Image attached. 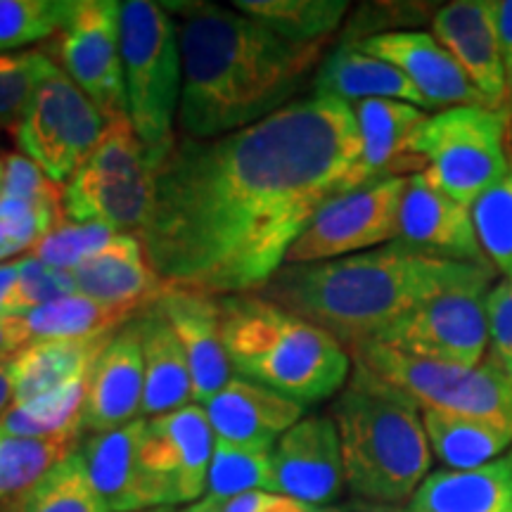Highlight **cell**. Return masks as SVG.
<instances>
[{
  "instance_id": "6da1fadb",
  "label": "cell",
  "mask_w": 512,
  "mask_h": 512,
  "mask_svg": "<svg viewBox=\"0 0 512 512\" xmlns=\"http://www.w3.org/2000/svg\"><path fill=\"white\" fill-rule=\"evenodd\" d=\"M361 136L354 107L313 93L228 136L176 138L138 235L171 287L254 294L316 211L349 190Z\"/></svg>"
},
{
  "instance_id": "7a4b0ae2",
  "label": "cell",
  "mask_w": 512,
  "mask_h": 512,
  "mask_svg": "<svg viewBox=\"0 0 512 512\" xmlns=\"http://www.w3.org/2000/svg\"><path fill=\"white\" fill-rule=\"evenodd\" d=\"M166 10L178 17V126L185 138H221L283 110L325 43L285 41L256 19L211 3H174Z\"/></svg>"
},
{
  "instance_id": "3957f363",
  "label": "cell",
  "mask_w": 512,
  "mask_h": 512,
  "mask_svg": "<svg viewBox=\"0 0 512 512\" xmlns=\"http://www.w3.org/2000/svg\"><path fill=\"white\" fill-rule=\"evenodd\" d=\"M491 264H456L411 254L389 242L370 252L283 264L261 297L330 332L347 351L375 342L413 306L456 287H491Z\"/></svg>"
},
{
  "instance_id": "277c9868",
  "label": "cell",
  "mask_w": 512,
  "mask_h": 512,
  "mask_svg": "<svg viewBox=\"0 0 512 512\" xmlns=\"http://www.w3.org/2000/svg\"><path fill=\"white\" fill-rule=\"evenodd\" d=\"M219 304L223 344L238 377L302 406L342 392L351 373V356L330 332L261 294L219 297Z\"/></svg>"
},
{
  "instance_id": "5b68a950",
  "label": "cell",
  "mask_w": 512,
  "mask_h": 512,
  "mask_svg": "<svg viewBox=\"0 0 512 512\" xmlns=\"http://www.w3.org/2000/svg\"><path fill=\"white\" fill-rule=\"evenodd\" d=\"M347 489L358 501H411L430 475L432 448L422 413L368 370L354 366L332 406Z\"/></svg>"
},
{
  "instance_id": "8992f818",
  "label": "cell",
  "mask_w": 512,
  "mask_h": 512,
  "mask_svg": "<svg viewBox=\"0 0 512 512\" xmlns=\"http://www.w3.org/2000/svg\"><path fill=\"white\" fill-rule=\"evenodd\" d=\"M121 67L133 131L157 166L176 145L183 57L174 17L152 0L121 3Z\"/></svg>"
},
{
  "instance_id": "52a82bcc",
  "label": "cell",
  "mask_w": 512,
  "mask_h": 512,
  "mask_svg": "<svg viewBox=\"0 0 512 512\" xmlns=\"http://www.w3.org/2000/svg\"><path fill=\"white\" fill-rule=\"evenodd\" d=\"M157 171L128 114L110 117L91 157L64 185V219L140 235L155 207Z\"/></svg>"
},
{
  "instance_id": "ba28073f",
  "label": "cell",
  "mask_w": 512,
  "mask_h": 512,
  "mask_svg": "<svg viewBox=\"0 0 512 512\" xmlns=\"http://www.w3.org/2000/svg\"><path fill=\"white\" fill-rule=\"evenodd\" d=\"M349 356L420 413L444 411L512 427V377L489 354L475 368L401 354L375 342L361 344Z\"/></svg>"
},
{
  "instance_id": "9c48e42d",
  "label": "cell",
  "mask_w": 512,
  "mask_h": 512,
  "mask_svg": "<svg viewBox=\"0 0 512 512\" xmlns=\"http://www.w3.org/2000/svg\"><path fill=\"white\" fill-rule=\"evenodd\" d=\"M510 121L489 107H451L427 117L413 143L430 183L472 209L510 171Z\"/></svg>"
},
{
  "instance_id": "30bf717a",
  "label": "cell",
  "mask_w": 512,
  "mask_h": 512,
  "mask_svg": "<svg viewBox=\"0 0 512 512\" xmlns=\"http://www.w3.org/2000/svg\"><path fill=\"white\" fill-rule=\"evenodd\" d=\"M107 124L110 117L57 69L29 100L17 124V143L24 157L41 166L50 181L62 185L72 181L91 157Z\"/></svg>"
},
{
  "instance_id": "8fae6325",
  "label": "cell",
  "mask_w": 512,
  "mask_h": 512,
  "mask_svg": "<svg viewBox=\"0 0 512 512\" xmlns=\"http://www.w3.org/2000/svg\"><path fill=\"white\" fill-rule=\"evenodd\" d=\"M406 183L408 176H392L332 197L294 240L285 264H318L394 242Z\"/></svg>"
},
{
  "instance_id": "7c38bea8",
  "label": "cell",
  "mask_w": 512,
  "mask_h": 512,
  "mask_svg": "<svg viewBox=\"0 0 512 512\" xmlns=\"http://www.w3.org/2000/svg\"><path fill=\"white\" fill-rule=\"evenodd\" d=\"M489 290L491 287H456L434 294L384 330L375 344L401 354L475 368L489 354Z\"/></svg>"
},
{
  "instance_id": "4fadbf2b",
  "label": "cell",
  "mask_w": 512,
  "mask_h": 512,
  "mask_svg": "<svg viewBox=\"0 0 512 512\" xmlns=\"http://www.w3.org/2000/svg\"><path fill=\"white\" fill-rule=\"evenodd\" d=\"M62 72L107 117L128 114L121 67V3L74 0L69 22L53 43Z\"/></svg>"
},
{
  "instance_id": "5bb4252c",
  "label": "cell",
  "mask_w": 512,
  "mask_h": 512,
  "mask_svg": "<svg viewBox=\"0 0 512 512\" xmlns=\"http://www.w3.org/2000/svg\"><path fill=\"white\" fill-rule=\"evenodd\" d=\"M214 441L216 434L200 403L147 420L143 463L164 491L166 505L202 501Z\"/></svg>"
},
{
  "instance_id": "9a60e30c",
  "label": "cell",
  "mask_w": 512,
  "mask_h": 512,
  "mask_svg": "<svg viewBox=\"0 0 512 512\" xmlns=\"http://www.w3.org/2000/svg\"><path fill=\"white\" fill-rule=\"evenodd\" d=\"M271 460L275 494L311 508H332L347 486L342 444L332 415L299 420L275 444Z\"/></svg>"
},
{
  "instance_id": "2e32d148",
  "label": "cell",
  "mask_w": 512,
  "mask_h": 512,
  "mask_svg": "<svg viewBox=\"0 0 512 512\" xmlns=\"http://www.w3.org/2000/svg\"><path fill=\"white\" fill-rule=\"evenodd\" d=\"M394 242L425 259L489 264L479 247L470 207L441 192L422 171L408 176Z\"/></svg>"
},
{
  "instance_id": "e0dca14e",
  "label": "cell",
  "mask_w": 512,
  "mask_h": 512,
  "mask_svg": "<svg viewBox=\"0 0 512 512\" xmlns=\"http://www.w3.org/2000/svg\"><path fill=\"white\" fill-rule=\"evenodd\" d=\"M361 53L394 64L418 88L430 110L451 107H489L472 86L463 67L432 34L425 31H387L354 41ZM491 110V107H489Z\"/></svg>"
},
{
  "instance_id": "ac0fdd59",
  "label": "cell",
  "mask_w": 512,
  "mask_h": 512,
  "mask_svg": "<svg viewBox=\"0 0 512 512\" xmlns=\"http://www.w3.org/2000/svg\"><path fill=\"white\" fill-rule=\"evenodd\" d=\"M147 420L138 418L124 427L88 434L81 456L91 482L110 512H143L169 508L164 491L143 463Z\"/></svg>"
},
{
  "instance_id": "d6986e66",
  "label": "cell",
  "mask_w": 512,
  "mask_h": 512,
  "mask_svg": "<svg viewBox=\"0 0 512 512\" xmlns=\"http://www.w3.org/2000/svg\"><path fill=\"white\" fill-rule=\"evenodd\" d=\"M143 394V351H140L138 325L131 318L114 332L86 377L81 430L91 434L107 432L138 420V415L143 413Z\"/></svg>"
},
{
  "instance_id": "ffe728a7",
  "label": "cell",
  "mask_w": 512,
  "mask_h": 512,
  "mask_svg": "<svg viewBox=\"0 0 512 512\" xmlns=\"http://www.w3.org/2000/svg\"><path fill=\"white\" fill-rule=\"evenodd\" d=\"M159 309L174 328L185 351L192 380V401L204 406L233 377L226 344H223V316L219 297L183 287L166 285L157 299Z\"/></svg>"
},
{
  "instance_id": "44dd1931",
  "label": "cell",
  "mask_w": 512,
  "mask_h": 512,
  "mask_svg": "<svg viewBox=\"0 0 512 512\" xmlns=\"http://www.w3.org/2000/svg\"><path fill=\"white\" fill-rule=\"evenodd\" d=\"M434 38L456 57L491 110L503 112L505 69L496 31L494 0H453L432 19Z\"/></svg>"
},
{
  "instance_id": "7402d4cb",
  "label": "cell",
  "mask_w": 512,
  "mask_h": 512,
  "mask_svg": "<svg viewBox=\"0 0 512 512\" xmlns=\"http://www.w3.org/2000/svg\"><path fill=\"white\" fill-rule=\"evenodd\" d=\"M354 114L361 136V157L351 174L349 190L382 178L425 171L422 159L413 155L415 136L427 121L425 110L399 100H363L354 105Z\"/></svg>"
},
{
  "instance_id": "603a6c76",
  "label": "cell",
  "mask_w": 512,
  "mask_h": 512,
  "mask_svg": "<svg viewBox=\"0 0 512 512\" xmlns=\"http://www.w3.org/2000/svg\"><path fill=\"white\" fill-rule=\"evenodd\" d=\"M204 411L216 437L256 451H273L280 437L304 418L302 403L238 375L204 403Z\"/></svg>"
},
{
  "instance_id": "cb8c5ba5",
  "label": "cell",
  "mask_w": 512,
  "mask_h": 512,
  "mask_svg": "<svg viewBox=\"0 0 512 512\" xmlns=\"http://www.w3.org/2000/svg\"><path fill=\"white\" fill-rule=\"evenodd\" d=\"M72 278L83 297L133 316L155 304L166 290V283L147 261L138 235L124 233L74 268Z\"/></svg>"
},
{
  "instance_id": "d4e9b609",
  "label": "cell",
  "mask_w": 512,
  "mask_h": 512,
  "mask_svg": "<svg viewBox=\"0 0 512 512\" xmlns=\"http://www.w3.org/2000/svg\"><path fill=\"white\" fill-rule=\"evenodd\" d=\"M112 335L114 332L81 339H46L19 349L8 361L15 406H27L86 380Z\"/></svg>"
},
{
  "instance_id": "484cf974",
  "label": "cell",
  "mask_w": 512,
  "mask_h": 512,
  "mask_svg": "<svg viewBox=\"0 0 512 512\" xmlns=\"http://www.w3.org/2000/svg\"><path fill=\"white\" fill-rule=\"evenodd\" d=\"M145 368L143 415L159 418L190 406L192 380L185 351L159 304L145 306L136 318Z\"/></svg>"
},
{
  "instance_id": "4316f807",
  "label": "cell",
  "mask_w": 512,
  "mask_h": 512,
  "mask_svg": "<svg viewBox=\"0 0 512 512\" xmlns=\"http://www.w3.org/2000/svg\"><path fill=\"white\" fill-rule=\"evenodd\" d=\"M408 508L420 512H512V448L475 470L427 475Z\"/></svg>"
},
{
  "instance_id": "83f0119b",
  "label": "cell",
  "mask_w": 512,
  "mask_h": 512,
  "mask_svg": "<svg viewBox=\"0 0 512 512\" xmlns=\"http://www.w3.org/2000/svg\"><path fill=\"white\" fill-rule=\"evenodd\" d=\"M313 93L332 95L349 105L363 100H399L420 110H430L418 88L394 64L361 53L354 43L339 46L320 64Z\"/></svg>"
},
{
  "instance_id": "f1b7e54d",
  "label": "cell",
  "mask_w": 512,
  "mask_h": 512,
  "mask_svg": "<svg viewBox=\"0 0 512 512\" xmlns=\"http://www.w3.org/2000/svg\"><path fill=\"white\" fill-rule=\"evenodd\" d=\"M432 453L446 470H475L508 453L512 446V427L505 422L470 418L444 411H422Z\"/></svg>"
},
{
  "instance_id": "f546056e",
  "label": "cell",
  "mask_w": 512,
  "mask_h": 512,
  "mask_svg": "<svg viewBox=\"0 0 512 512\" xmlns=\"http://www.w3.org/2000/svg\"><path fill=\"white\" fill-rule=\"evenodd\" d=\"M81 441V430L41 439L0 434V508L22 496L57 463L79 451Z\"/></svg>"
},
{
  "instance_id": "4dcf8cb0",
  "label": "cell",
  "mask_w": 512,
  "mask_h": 512,
  "mask_svg": "<svg viewBox=\"0 0 512 512\" xmlns=\"http://www.w3.org/2000/svg\"><path fill=\"white\" fill-rule=\"evenodd\" d=\"M233 5L292 43H323L349 10L344 0H238Z\"/></svg>"
},
{
  "instance_id": "1f68e13d",
  "label": "cell",
  "mask_w": 512,
  "mask_h": 512,
  "mask_svg": "<svg viewBox=\"0 0 512 512\" xmlns=\"http://www.w3.org/2000/svg\"><path fill=\"white\" fill-rule=\"evenodd\" d=\"M136 316L119 309H110V306L93 302V299L76 292L29 311L22 318V323L31 344L46 342V339H81L107 335V332H117L119 325H126L128 318Z\"/></svg>"
},
{
  "instance_id": "d6a6232c",
  "label": "cell",
  "mask_w": 512,
  "mask_h": 512,
  "mask_svg": "<svg viewBox=\"0 0 512 512\" xmlns=\"http://www.w3.org/2000/svg\"><path fill=\"white\" fill-rule=\"evenodd\" d=\"M81 448V446H79ZM0 512H110L91 482L81 451L57 463Z\"/></svg>"
},
{
  "instance_id": "836d02e7",
  "label": "cell",
  "mask_w": 512,
  "mask_h": 512,
  "mask_svg": "<svg viewBox=\"0 0 512 512\" xmlns=\"http://www.w3.org/2000/svg\"><path fill=\"white\" fill-rule=\"evenodd\" d=\"M271 453L273 451H256V448L230 444L216 437L209 465L207 498L221 503L240 494H249V491L275 494Z\"/></svg>"
},
{
  "instance_id": "e575fe53",
  "label": "cell",
  "mask_w": 512,
  "mask_h": 512,
  "mask_svg": "<svg viewBox=\"0 0 512 512\" xmlns=\"http://www.w3.org/2000/svg\"><path fill=\"white\" fill-rule=\"evenodd\" d=\"M470 211L484 259L512 283V166Z\"/></svg>"
},
{
  "instance_id": "d590c367",
  "label": "cell",
  "mask_w": 512,
  "mask_h": 512,
  "mask_svg": "<svg viewBox=\"0 0 512 512\" xmlns=\"http://www.w3.org/2000/svg\"><path fill=\"white\" fill-rule=\"evenodd\" d=\"M74 0H0V55L60 34Z\"/></svg>"
},
{
  "instance_id": "8d00e7d4",
  "label": "cell",
  "mask_w": 512,
  "mask_h": 512,
  "mask_svg": "<svg viewBox=\"0 0 512 512\" xmlns=\"http://www.w3.org/2000/svg\"><path fill=\"white\" fill-rule=\"evenodd\" d=\"M57 69L43 50L0 55V128H17L36 88Z\"/></svg>"
},
{
  "instance_id": "74e56055",
  "label": "cell",
  "mask_w": 512,
  "mask_h": 512,
  "mask_svg": "<svg viewBox=\"0 0 512 512\" xmlns=\"http://www.w3.org/2000/svg\"><path fill=\"white\" fill-rule=\"evenodd\" d=\"M117 235V230L102 226V223L64 221L62 226L50 230L36 242L31 256H36L43 264L60 268V271H74L83 261H88L93 254L110 245Z\"/></svg>"
},
{
  "instance_id": "f35d334b",
  "label": "cell",
  "mask_w": 512,
  "mask_h": 512,
  "mask_svg": "<svg viewBox=\"0 0 512 512\" xmlns=\"http://www.w3.org/2000/svg\"><path fill=\"white\" fill-rule=\"evenodd\" d=\"M17 268L15 311H12L15 318H24L29 311L38 309V306L76 294L72 271H60V268L43 264V261H38L31 254L24 256V259H17Z\"/></svg>"
},
{
  "instance_id": "ab89813d",
  "label": "cell",
  "mask_w": 512,
  "mask_h": 512,
  "mask_svg": "<svg viewBox=\"0 0 512 512\" xmlns=\"http://www.w3.org/2000/svg\"><path fill=\"white\" fill-rule=\"evenodd\" d=\"M3 183H0V197H12L43 207H62V188L43 174L38 164L29 157L8 155L3 159Z\"/></svg>"
},
{
  "instance_id": "60d3db41",
  "label": "cell",
  "mask_w": 512,
  "mask_h": 512,
  "mask_svg": "<svg viewBox=\"0 0 512 512\" xmlns=\"http://www.w3.org/2000/svg\"><path fill=\"white\" fill-rule=\"evenodd\" d=\"M489 356L512 377V283L498 280L486 292Z\"/></svg>"
},
{
  "instance_id": "b9f144b4",
  "label": "cell",
  "mask_w": 512,
  "mask_h": 512,
  "mask_svg": "<svg viewBox=\"0 0 512 512\" xmlns=\"http://www.w3.org/2000/svg\"><path fill=\"white\" fill-rule=\"evenodd\" d=\"M221 512H316L311 505H304L283 494H268V491H249L228 501L219 503Z\"/></svg>"
},
{
  "instance_id": "7bdbcfd3",
  "label": "cell",
  "mask_w": 512,
  "mask_h": 512,
  "mask_svg": "<svg viewBox=\"0 0 512 512\" xmlns=\"http://www.w3.org/2000/svg\"><path fill=\"white\" fill-rule=\"evenodd\" d=\"M494 12L505 69V105L501 114L512 126V0H494Z\"/></svg>"
},
{
  "instance_id": "ee69618b",
  "label": "cell",
  "mask_w": 512,
  "mask_h": 512,
  "mask_svg": "<svg viewBox=\"0 0 512 512\" xmlns=\"http://www.w3.org/2000/svg\"><path fill=\"white\" fill-rule=\"evenodd\" d=\"M29 344L22 318H0V361H10L19 349Z\"/></svg>"
},
{
  "instance_id": "f6af8a7d",
  "label": "cell",
  "mask_w": 512,
  "mask_h": 512,
  "mask_svg": "<svg viewBox=\"0 0 512 512\" xmlns=\"http://www.w3.org/2000/svg\"><path fill=\"white\" fill-rule=\"evenodd\" d=\"M17 261L0 264V318H15V292H17Z\"/></svg>"
},
{
  "instance_id": "bcb514c9",
  "label": "cell",
  "mask_w": 512,
  "mask_h": 512,
  "mask_svg": "<svg viewBox=\"0 0 512 512\" xmlns=\"http://www.w3.org/2000/svg\"><path fill=\"white\" fill-rule=\"evenodd\" d=\"M15 406V384H12L8 361H0V418Z\"/></svg>"
},
{
  "instance_id": "7dc6e473",
  "label": "cell",
  "mask_w": 512,
  "mask_h": 512,
  "mask_svg": "<svg viewBox=\"0 0 512 512\" xmlns=\"http://www.w3.org/2000/svg\"><path fill=\"white\" fill-rule=\"evenodd\" d=\"M342 512H408V508H399V505H377V503H351L347 508H339Z\"/></svg>"
},
{
  "instance_id": "c3c4849f",
  "label": "cell",
  "mask_w": 512,
  "mask_h": 512,
  "mask_svg": "<svg viewBox=\"0 0 512 512\" xmlns=\"http://www.w3.org/2000/svg\"><path fill=\"white\" fill-rule=\"evenodd\" d=\"M178 512H221V510H219V503L211 501V498L204 496L202 501L185 505V508H183V510H178Z\"/></svg>"
},
{
  "instance_id": "681fc988",
  "label": "cell",
  "mask_w": 512,
  "mask_h": 512,
  "mask_svg": "<svg viewBox=\"0 0 512 512\" xmlns=\"http://www.w3.org/2000/svg\"><path fill=\"white\" fill-rule=\"evenodd\" d=\"M316 512H342L339 508H335V505H332V508H316Z\"/></svg>"
},
{
  "instance_id": "f907efd6",
  "label": "cell",
  "mask_w": 512,
  "mask_h": 512,
  "mask_svg": "<svg viewBox=\"0 0 512 512\" xmlns=\"http://www.w3.org/2000/svg\"><path fill=\"white\" fill-rule=\"evenodd\" d=\"M143 512H171L169 508H152V510H143Z\"/></svg>"
},
{
  "instance_id": "816d5d0a",
  "label": "cell",
  "mask_w": 512,
  "mask_h": 512,
  "mask_svg": "<svg viewBox=\"0 0 512 512\" xmlns=\"http://www.w3.org/2000/svg\"><path fill=\"white\" fill-rule=\"evenodd\" d=\"M3 171H5V166H3V162H0V183H3Z\"/></svg>"
},
{
  "instance_id": "f5cc1de1",
  "label": "cell",
  "mask_w": 512,
  "mask_h": 512,
  "mask_svg": "<svg viewBox=\"0 0 512 512\" xmlns=\"http://www.w3.org/2000/svg\"><path fill=\"white\" fill-rule=\"evenodd\" d=\"M408 512H420V510H413V508H408Z\"/></svg>"
}]
</instances>
